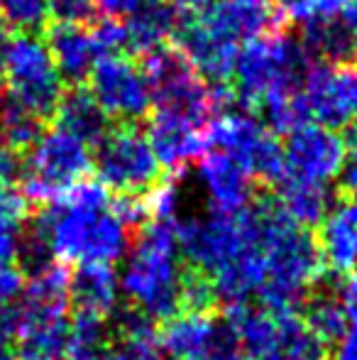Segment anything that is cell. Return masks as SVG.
<instances>
[{
  "label": "cell",
  "mask_w": 357,
  "mask_h": 360,
  "mask_svg": "<svg viewBox=\"0 0 357 360\" xmlns=\"http://www.w3.org/2000/svg\"><path fill=\"white\" fill-rule=\"evenodd\" d=\"M47 236L54 257L64 262H113L123 260L133 245V231L113 206L108 186L83 179L59 194L34 218Z\"/></svg>",
  "instance_id": "obj_1"
},
{
  "label": "cell",
  "mask_w": 357,
  "mask_h": 360,
  "mask_svg": "<svg viewBox=\"0 0 357 360\" xmlns=\"http://www.w3.org/2000/svg\"><path fill=\"white\" fill-rule=\"evenodd\" d=\"M264 252V275L257 297L271 314H296L323 280V257L309 228H301L279 209L274 199L252 204Z\"/></svg>",
  "instance_id": "obj_2"
},
{
  "label": "cell",
  "mask_w": 357,
  "mask_h": 360,
  "mask_svg": "<svg viewBox=\"0 0 357 360\" xmlns=\"http://www.w3.org/2000/svg\"><path fill=\"white\" fill-rule=\"evenodd\" d=\"M181 270L177 221H147L137 228L120 272V292L154 323L181 314Z\"/></svg>",
  "instance_id": "obj_3"
},
{
  "label": "cell",
  "mask_w": 357,
  "mask_h": 360,
  "mask_svg": "<svg viewBox=\"0 0 357 360\" xmlns=\"http://www.w3.org/2000/svg\"><path fill=\"white\" fill-rule=\"evenodd\" d=\"M311 62L314 59L309 57L299 37H291L279 27L240 47L230 86L238 103L250 108L271 94L301 89Z\"/></svg>",
  "instance_id": "obj_4"
},
{
  "label": "cell",
  "mask_w": 357,
  "mask_h": 360,
  "mask_svg": "<svg viewBox=\"0 0 357 360\" xmlns=\"http://www.w3.org/2000/svg\"><path fill=\"white\" fill-rule=\"evenodd\" d=\"M93 167L90 147L69 130H44L22 157V194L29 204H49L74 184L86 179Z\"/></svg>",
  "instance_id": "obj_5"
},
{
  "label": "cell",
  "mask_w": 357,
  "mask_h": 360,
  "mask_svg": "<svg viewBox=\"0 0 357 360\" xmlns=\"http://www.w3.org/2000/svg\"><path fill=\"white\" fill-rule=\"evenodd\" d=\"M238 105L218 113L208 123L210 143L220 152L238 160L255 181L264 186H276L286 174L281 143L262 123L260 115L248 108H238Z\"/></svg>",
  "instance_id": "obj_6"
},
{
  "label": "cell",
  "mask_w": 357,
  "mask_h": 360,
  "mask_svg": "<svg viewBox=\"0 0 357 360\" xmlns=\"http://www.w3.org/2000/svg\"><path fill=\"white\" fill-rule=\"evenodd\" d=\"M5 86L13 98L27 105L42 120L57 113L64 96V79L49 54L44 37L18 34L5 54Z\"/></svg>",
  "instance_id": "obj_7"
},
{
  "label": "cell",
  "mask_w": 357,
  "mask_h": 360,
  "mask_svg": "<svg viewBox=\"0 0 357 360\" xmlns=\"http://www.w3.org/2000/svg\"><path fill=\"white\" fill-rule=\"evenodd\" d=\"M98 181L118 194H144L159 184L162 167L137 123H118L93 147Z\"/></svg>",
  "instance_id": "obj_8"
},
{
  "label": "cell",
  "mask_w": 357,
  "mask_h": 360,
  "mask_svg": "<svg viewBox=\"0 0 357 360\" xmlns=\"http://www.w3.org/2000/svg\"><path fill=\"white\" fill-rule=\"evenodd\" d=\"M88 91L110 120L137 123L152 108L142 67L123 54H103L88 74Z\"/></svg>",
  "instance_id": "obj_9"
},
{
  "label": "cell",
  "mask_w": 357,
  "mask_h": 360,
  "mask_svg": "<svg viewBox=\"0 0 357 360\" xmlns=\"http://www.w3.org/2000/svg\"><path fill=\"white\" fill-rule=\"evenodd\" d=\"M284 152V176L330 184L338 179L345 162L350 157L348 140L333 128L318 123H306L299 130L286 135Z\"/></svg>",
  "instance_id": "obj_10"
},
{
  "label": "cell",
  "mask_w": 357,
  "mask_h": 360,
  "mask_svg": "<svg viewBox=\"0 0 357 360\" xmlns=\"http://www.w3.org/2000/svg\"><path fill=\"white\" fill-rule=\"evenodd\" d=\"M177 49L186 57V62L196 69V74L210 86H225L233 79L235 59L240 44L225 37L223 32L208 25L203 18L179 20L174 32Z\"/></svg>",
  "instance_id": "obj_11"
},
{
  "label": "cell",
  "mask_w": 357,
  "mask_h": 360,
  "mask_svg": "<svg viewBox=\"0 0 357 360\" xmlns=\"http://www.w3.org/2000/svg\"><path fill=\"white\" fill-rule=\"evenodd\" d=\"M301 96L311 120L323 128H343L353 120L348 64L311 62L301 81Z\"/></svg>",
  "instance_id": "obj_12"
},
{
  "label": "cell",
  "mask_w": 357,
  "mask_h": 360,
  "mask_svg": "<svg viewBox=\"0 0 357 360\" xmlns=\"http://www.w3.org/2000/svg\"><path fill=\"white\" fill-rule=\"evenodd\" d=\"M147 143L159 167L181 174L191 162L201 160L210 145L208 128L169 110H154L147 123Z\"/></svg>",
  "instance_id": "obj_13"
},
{
  "label": "cell",
  "mask_w": 357,
  "mask_h": 360,
  "mask_svg": "<svg viewBox=\"0 0 357 360\" xmlns=\"http://www.w3.org/2000/svg\"><path fill=\"white\" fill-rule=\"evenodd\" d=\"M198 184L213 214H243L255 204L250 172L225 152H208L198 160Z\"/></svg>",
  "instance_id": "obj_14"
},
{
  "label": "cell",
  "mask_w": 357,
  "mask_h": 360,
  "mask_svg": "<svg viewBox=\"0 0 357 360\" xmlns=\"http://www.w3.org/2000/svg\"><path fill=\"white\" fill-rule=\"evenodd\" d=\"M201 18L238 44L274 32L284 25L279 8L271 0H215Z\"/></svg>",
  "instance_id": "obj_15"
},
{
  "label": "cell",
  "mask_w": 357,
  "mask_h": 360,
  "mask_svg": "<svg viewBox=\"0 0 357 360\" xmlns=\"http://www.w3.org/2000/svg\"><path fill=\"white\" fill-rule=\"evenodd\" d=\"M44 44L64 84L72 86H81L95 62L103 57L90 27H79V25H49L44 30Z\"/></svg>",
  "instance_id": "obj_16"
},
{
  "label": "cell",
  "mask_w": 357,
  "mask_h": 360,
  "mask_svg": "<svg viewBox=\"0 0 357 360\" xmlns=\"http://www.w3.org/2000/svg\"><path fill=\"white\" fill-rule=\"evenodd\" d=\"M316 243L330 272L348 275L357 270V209L350 201L333 204L328 216L321 221Z\"/></svg>",
  "instance_id": "obj_17"
},
{
  "label": "cell",
  "mask_w": 357,
  "mask_h": 360,
  "mask_svg": "<svg viewBox=\"0 0 357 360\" xmlns=\"http://www.w3.org/2000/svg\"><path fill=\"white\" fill-rule=\"evenodd\" d=\"M223 333V319L213 314H177L164 321L159 348L174 360H201Z\"/></svg>",
  "instance_id": "obj_18"
},
{
  "label": "cell",
  "mask_w": 357,
  "mask_h": 360,
  "mask_svg": "<svg viewBox=\"0 0 357 360\" xmlns=\"http://www.w3.org/2000/svg\"><path fill=\"white\" fill-rule=\"evenodd\" d=\"M125 49L135 54H147L167 44L179 27V13L172 0H142L135 13L123 20Z\"/></svg>",
  "instance_id": "obj_19"
},
{
  "label": "cell",
  "mask_w": 357,
  "mask_h": 360,
  "mask_svg": "<svg viewBox=\"0 0 357 360\" xmlns=\"http://www.w3.org/2000/svg\"><path fill=\"white\" fill-rule=\"evenodd\" d=\"M69 297L81 311L110 316L120 307V282L113 265H105V262L79 265L69 277Z\"/></svg>",
  "instance_id": "obj_20"
},
{
  "label": "cell",
  "mask_w": 357,
  "mask_h": 360,
  "mask_svg": "<svg viewBox=\"0 0 357 360\" xmlns=\"http://www.w3.org/2000/svg\"><path fill=\"white\" fill-rule=\"evenodd\" d=\"M225 309H228L225 323L235 333L240 351L252 360L267 358L279 341V314H271L264 307H250V304Z\"/></svg>",
  "instance_id": "obj_21"
},
{
  "label": "cell",
  "mask_w": 357,
  "mask_h": 360,
  "mask_svg": "<svg viewBox=\"0 0 357 360\" xmlns=\"http://www.w3.org/2000/svg\"><path fill=\"white\" fill-rule=\"evenodd\" d=\"M54 118H57L59 128L76 135V138L83 140L90 150H93V147L108 135V130L113 128L110 118L105 115V110L95 103L90 91L81 89V86H72L69 91H64Z\"/></svg>",
  "instance_id": "obj_22"
},
{
  "label": "cell",
  "mask_w": 357,
  "mask_h": 360,
  "mask_svg": "<svg viewBox=\"0 0 357 360\" xmlns=\"http://www.w3.org/2000/svg\"><path fill=\"white\" fill-rule=\"evenodd\" d=\"M276 189H279V194H276L274 201L301 228L321 226V221L333 209V194H330L328 184L284 176L276 184Z\"/></svg>",
  "instance_id": "obj_23"
},
{
  "label": "cell",
  "mask_w": 357,
  "mask_h": 360,
  "mask_svg": "<svg viewBox=\"0 0 357 360\" xmlns=\"http://www.w3.org/2000/svg\"><path fill=\"white\" fill-rule=\"evenodd\" d=\"M69 319L22 314L18 333V356L22 360H57L67 351Z\"/></svg>",
  "instance_id": "obj_24"
},
{
  "label": "cell",
  "mask_w": 357,
  "mask_h": 360,
  "mask_svg": "<svg viewBox=\"0 0 357 360\" xmlns=\"http://www.w3.org/2000/svg\"><path fill=\"white\" fill-rule=\"evenodd\" d=\"M299 42L304 44L314 62L353 64V59L357 57V42L340 18H325L301 25Z\"/></svg>",
  "instance_id": "obj_25"
},
{
  "label": "cell",
  "mask_w": 357,
  "mask_h": 360,
  "mask_svg": "<svg viewBox=\"0 0 357 360\" xmlns=\"http://www.w3.org/2000/svg\"><path fill=\"white\" fill-rule=\"evenodd\" d=\"M304 323L314 331V336L323 343L325 348L335 346L340 336H343L345 326H348V311H345L343 302H340L338 292L330 289L328 282L321 280L318 287L309 294L304 302Z\"/></svg>",
  "instance_id": "obj_26"
},
{
  "label": "cell",
  "mask_w": 357,
  "mask_h": 360,
  "mask_svg": "<svg viewBox=\"0 0 357 360\" xmlns=\"http://www.w3.org/2000/svg\"><path fill=\"white\" fill-rule=\"evenodd\" d=\"M110 323L108 316L76 309L69 321L67 358L69 360H98L110 348Z\"/></svg>",
  "instance_id": "obj_27"
},
{
  "label": "cell",
  "mask_w": 357,
  "mask_h": 360,
  "mask_svg": "<svg viewBox=\"0 0 357 360\" xmlns=\"http://www.w3.org/2000/svg\"><path fill=\"white\" fill-rule=\"evenodd\" d=\"M44 133V120L5 91L0 96V138L25 155Z\"/></svg>",
  "instance_id": "obj_28"
},
{
  "label": "cell",
  "mask_w": 357,
  "mask_h": 360,
  "mask_svg": "<svg viewBox=\"0 0 357 360\" xmlns=\"http://www.w3.org/2000/svg\"><path fill=\"white\" fill-rule=\"evenodd\" d=\"M260 118L274 135H289L299 130L301 125L311 123L309 108L304 103L301 89L296 91H279L260 101Z\"/></svg>",
  "instance_id": "obj_29"
},
{
  "label": "cell",
  "mask_w": 357,
  "mask_h": 360,
  "mask_svg": "<svg viewBox=\"0 0 357 360\" xmlns=\"http://www.w3.org/2000/svg\"><path fill=\"white\" fill-rule=\"evenodd\" d=\"M0 18L20 34H39L49 27V0H3Z\"/></svg>",
  "instance_id": "obj_30"
},
{
  "label": "cell",
  "mask_w": 357,
  "mask_h": 360,
  "mask_svg": "<svg viewBox=\"0 0 357 360\" xmlns=\"http://www.w3.org/2000/svg\"><path fill=\"white\" fill-rule=\"evenodd\" d=\"M18 267L22 275L37 277L39 272H44L47 267L54 265V252L49 248L47 236L42 233V228L37 223H27L22 233V240H20V250H18Z\"/></svg>",
  "instance_id": "obj_31"
},
{
  "label": "cell",
  "mask_w": 357,
  "mask_h": 360,
  "mask_svg": "<svg viewBox=\"0 0 357 360\" xmlns=\"http://www.w3.org/2000/svg\"><path fill=\"white\" fill-rule=\"evenodd\" d=\"M181 314H213L215 304V289L203 272L184 265L181 270Z\"/></svg>",
  "instance_id": "obj_32"
},
{
  "label": "cell",
  "mask_w": 357,
  "mask_h": 360,
  "mask_svg": "<svg viewBox=\"0 0 357 360\" xmlns=\"http://www.w3.org/2000/svg\"><path fill=\"white\" fill-rule=\"evenodd\" d=\"M345 0H279V15L284 22L309 25L316 20L340 18Z\"/></svg>",
  "instance_id": "obj_33"
},
{
  "label": "cell",
  "mask_w": 357,
  "mask_h": 360,
  "mask_svg": "<svg viewBox=\"0 0 357 360\" xmlns=\"http://www.w3.org/2000/svg\"><path fill=\"white\" fill-rule=\"evenodd\" d=\"M49 20L54 25L90 27L98 22V5L95 0H49Z\"/></svg>",
  "instance_id": "obj_34"
},
{
  "label": "cell",
  "mask_w": 357,
  "mask_h": 360,
  "mask_svg": "<svg viewBox=\"0 0 357 360\" xmlns=\"http://www.w3.org/2000/svg\"><path fill=\"white\" fill-rule=\"evenodd\" d=\"M25 226H27V218L0 211V262L3 265H13V260L18 257Z\"/></svg>",
  "instance_id": "obj_35"
},
{
  "label": "cell",
  "mask_w": 357,
  "mask_h": 360,
  "mask_svg": "<svg viewBox=\"0 0 357 360\" xmlns=\"http://www.w3.org/2000/svg\"><path fill=\"white\" fill-rule=\"evenodd\" d=\"M201 360H252V358H248L240 351L238 341H235V333L230 331V326L223 319V333H220V338L215 341V346Z\"/></svg>",
  "instance_id": "obj_36"
},
{
  "label": "cell",
  "mask_w": 357,
  "mask_h": 360,
  "mask_svg": "<svg viewBox=\"0 0 357 360\" xmlns=\"http://www.w3.org/2000/svg\"><path fill=\"white\" fill-rule=\"evenodd\" d=\"M22 292H25V275L20 272V267L3 265L0 262V307L13 304Z\"/></svg>",
  "instance_id": "obj_37"
},
{
  "label": "cell",
  "mask_w": 357,
  "mask_h": 360,
  "mask_svg": "<svg viewBox=\"0 0 357 360\" xmlns=\"http://www.w3.org/2000/svg\"><path fill=\"white\" fill-rule=\"evenodd\" d=\"M22 174V155L0 138V181H18Z\"/></svg>",
  "instance_id": "obj_38"
},
{
  "label": "cell",
  "mask_w": 357,
  "mask_h": 360,
  "mask_svg": "<svg viewBox=\"0 0 357 360\" xmlns=\"http://www.w3.org/2000/svg\"><path fill=\"white\" fill-rule=\"evenodd\" d=\"M20 323H22V311L15 304H5L0 307V346H8L15 341L20 333Z\"/></svg>",
  "instance_id": "obj_39"
},
{
  "label": "cell",
  "mask_w": 357,
  "mask_h": 360,
  "mask_svg": "<svg viewBox=\"0 0 357 360\" xmlns=\"http://www.w3.org/2000/svg\"><path fill=\"white\" fill-rule=\"evenodd\" d=\"M335 292H338V297H340V302H343L348 316L357 319V270L348 272V275H340Z\"/></svg>",
  "instance_id": "obj_40"
},
{
  "label": "cell",
  "mask_w": 357,
  "mask_h": 360,
  "mask_svg": "<svg viewBox=\"0 0 357 360\" xmlns=\"http://www.w3.org/2000/svg\"><path fill=\"white\" fill-rule=\"evenodd\" d=\"M333 360H357V319H350L343 336L335 341Z\"/></svg>",
  "instance_id": "obj_41"
},
{
  "label": "cell",
  "mask_w": 357,
  "mask_h": 360,
  "mask_svg": "<svg viewBox=\"0 0 357 360\" xmlns=\"http://www.w3.org/2000/svg\"><path fill=\"white\" fill-rule=\"evenodd\" d=\"M142 0H95L98 5V13H103L105 18H113V20H125L130 13L140 8Z\"/></svg>",
  "instance_id": "obj_42"
},
{
  "label": "cell",
  "mask_w": 357,
  "mask_h": 360,
  "mask_svg": "<svg viewBox=\"0 0 357 360\" xmlns=\"http://www.w3.org/2000/svg\"><path fill=\"white\" fill-rule=\"evenodd\" d=\"M340 20H343V25L350 30V34L357 42V0H345L343 10H340Z\"/></svg>",
  "instance_id": "obj_43"
},
{
  "label": "cell",
  "mask_w": 357,
  "mask_h": 360,
  "mask_svg": "<svg viewBox=\"0 0 357 360\" xmlns=\"http://www.w3.org/2000/svg\"><path fill=\"white\" fill-rule=\"evenodd\" d=\"M348 74H350V98H353V118L357 123V64H348Z\"/></svg>",
  "instance_id": "obj_44"
},
{
  "label": "cell",
  "mask_w": 357,
  "mask_h": 360,
  "mask_svg": "<svg viewBox=\"0 0 357 360\" xmlns=\"http://www.w3.org/2000/svg\"><path fill=\"white\" fill-rule=\"evenodd\" d=\"M0 360H22L15 351H10L8 346H0Z\"/></svg>",
  "instance_id": "obj_45"
},
{
  "label": "cell",
  "mask_w": 357,
  "mask_h": 360,
  "mask_svg": "<svg viewBox=\"0 0 357 360\" xmlns=\"http://www.w3.org/2000/svg\"><path fill=\"white\" fill-rule=\"evenodd\" d=\"M345 194H348V196H350V199H353V201H350V204H353V206H355V209H357V184L353 186V189H348V191H345Z\"/></svg>",
  "instance_id": "obj_46"
},
{
  "label": "cell",
  "mask_w": 357,
  "mask_h": 360,
  "mask_svg": "<svg viewBox=\"0 0 357 360\" xmlns=\"http://www.w3.org/2000/svg\"><path fill=\"white\" fill-rule=\"evenodd\" d=\"M57 360H69V358H57Z\"/></svg>",
  "instance_id": "obj_47"
},
{
  "label": "cell",
  "mask_w": 357,
  "mask_h": 360,
  "mask_svg": "<svg viewBox=\"0 0 357 360\" xmlns=\"http://www.w3.org/2000/svg\"><path fill=\"white\" fill-rule=\"evenodd\" d=\"M0 3H3V0H0Z\"/></svg>",
  "instance_id": "obj_48"
}]
</instances>
